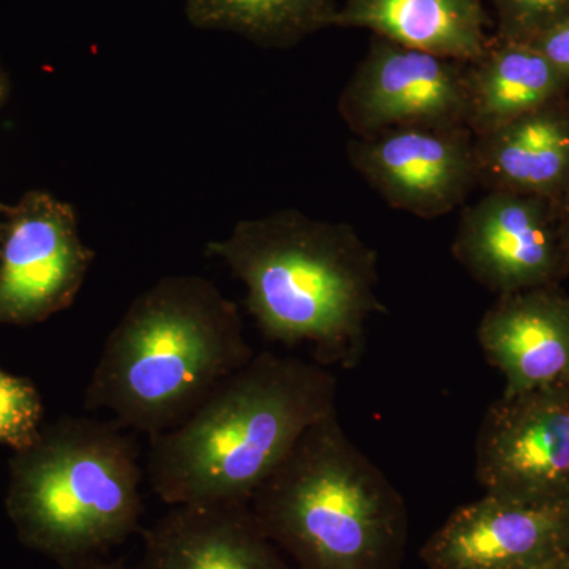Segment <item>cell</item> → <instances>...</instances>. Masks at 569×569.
<instances>
[{
  "mask_svg": "<svg viewBox=\"0 0 569 569\" xmlns=\"http://www.w3.org/2000/svg\"><path fill=\"white\" fill-rule=\"evenodd\" d=\"M253 355L238 307L211 280L163 277L107 337L86 408L152 437L192 415Z\"/></svg>",
  "mask_w": 569,
  "mask_h": 569,
  "instance_id": "obj_3",
  "label": "cell"
},
{
  "mask_svg": "<svg viewBox=\"0 0 569 569\" xmlns=\"http://www.w3.org/2000/svg\"><path fill=\"white\" fill-rule=\"evenodd\" d=\"M478 186L559 203L569 187V100L475 137Z\"/></svg>",
  "mask_w": 569,
  "mask_h": 569,
  "instance_id": "obj_14",
  "label": "cell"
},
{
  "mask_svg": "<svg viewBox=\"0 0 569 569\" xmlns=\"http://www.w3.org/2000/svg\"><path fill=\"white\" fill-rule=\"evenodd\" d=\"M452 254L497 296L559 284L569 274L557 203L530 194L486 192L463 209Z\"/></svg>",
  "mask_w": 569,
  "mask_h": 569,
  "instance_id": "obj_8",
  "label": "cell"
},
{
  "mask_svg": "<svg viewBox=\"0 0 569 569\" xmlns=\"http://www.w3.org/2000/svg\"><path fill=\"white\" fill-rule=\"evenodd\" d=\"M2 93H3V80H2V74H0V100H2Z\"/></svg>",
  "mask_w": 569,
  "mask_h": 569,
  "instance_id": "obj_24",
  "label": "cell"
},
{
  "mask_svg": "<svg viewBox=\"0 0 569 569\" xmlns=\"http://www.w3.org/2000/svg\"><path fill=\"white\" fill-rule=\"evenodd\" d=\"M475 471L489 496L567 503L569 383L501 395L479 426Z\"/></svg>",
  "mask_w": 569,
  "mask_h": 569,
  "instance_id": "obj_6",
  "label": "cell"
},
{
  "mask_svg": "<svg viewBox=\"0 0 569 569\" xmlns=\"http://www.w3.org/2000/svg\"><path fill=\"white\" fill-rule=\"evenodd\" d=\"M523 569H569V550H567V552L559 553V556L550 557L548 560L539 561V563L531 565V567Z\"/></svg>",
  "mask_w": 569,
  "mask_h": 569,
  "instance_id": "obj_23",
  "label": "cell"
},
{
  "mask_svg": "<svg viewBox=\"0 0 569 569\" xmlns=\"http://www.w3.org/2000/svg\"><path fill=\"white\" fill-rule=\"evenodd\" d=\"M497 14L498 40L526 41L568 20L569 0H488Z\"/></svg>",
  "mask_w": 569,
  "mask_h": 569,
  "instance_id": "obj_19",
  "label": "cell"
},
{
  "mask_svg": "<svg viewBox=\"0 0 569 569\" xmlns=\"http://www.w3.org/2000/svg\"><path fill=\"white\" fill-rule=\"evenodd\" d=\"M140 449L116 421L70 418L18 451L10 518L62 565L102 556L140 529Z\"/></svg>",
  "mask_w": 569,
  "mask_h": 569,
  "instance_id": "obj_5",
  "label": "cell"
},
{
  "mask_svg": "<svg viewBox=\"0 0 569 569\" xmlns=\"http://www.w3.org/2000/svg\"><path fill=\"white\" fill-rule=\"evenodd\" d=\"M529 43L569 81V18L539 33Z\"/></svg>",
  "mask_w": 569,
  "mask_h": 569,
  "instance_id": "obj_20",
  "label": "cell"
},
{
  "mask_svg": "<svg viewBox=\"0 0 569 569\" xmlns=\"http://www.w3.org/2000/svg\"><path fill=\"white\" fill-rule=\"evenodd\" d=\"M568 100H569V96H568Z\"/></svg>",
  "mask_w": 569,
  "mask_h": 569,
  "instance_id": "obj_25",
  "label": "cell"
},
{
  "mask_svg": "<svg viewBox=\"0 0 569 569\" xmlns=\"http://www.w3.org/2000/svg\"><path fill=\"white\" fill-rule=\"evenodd\" d=\"M569 96V81L526 41L498 40L467 70V126L481 137Z\"/></svg>",
  "mask_w": 569,
  "mask_h": 569,
  "instance_id": "obj_16",
  "label": "cell"
},
{
  "mask_svg": "<svg viewBox=\"0 0 569 569\" xmlns=\"http://www.w3.org/2000/svg\"><path fill=\"white\" fill-rule=\"evenodd\" d=\"M478 342L505 378L503 396L569 383V296L559 284L497 296Z\"/></svg>",
  "mask_w": 569,
  "mask_h": 569,
  "instance_id": "obj_13",
  "label": "cell"
},
{
  "mask_svg": "<svg viewBox=\"0 0 569 569\" xmlns=\"http://www.w3.org/2000/svg\"><path fill=\"white\" fill-rule=\"evenodd\" d=\"M92 260L73 209L29 194L11 213L0 250V323H31L69 307Z\"/></svg>",
  "mask_w": 569,
  "mask_h": 569,
  "instance_id": "obj_9",
  "label": "cell"
},
{
  "mask_svg": "<svg viewBox=\"0 0 569 569\" xmlns=\"http://www.w3.org/2000/svg\"><path fill=\"white\" fill-rule=\"evenodd\" d=\"M468 62L372 36L340 93V118L355 137L411 127L467 126Z\"/></svg>",
  "mask_w": 569,
  "mask_h": 569,
  "instance_id": "obj_7",
  "label": "cell"
},
{
  "mask_svg": "<svg viewBox=\"0 0 569 569\" xmlns=\"http://www.w3.org/2000/svg\"><path fill=\"white\" fill-rule=\"evenodd\" d=\"M348 159L391 208L437 219L478 187L468 127H411L348 142Z\"/></svg>",
  "mask_w": 569,
  "mask_h": 569,
  "instance_id": "obj_10",
  "label": "cell"
},
{
  "mask_svg": "<svg viewBox=\"0 0 569 569\" xmlns=\"http://www.w3.org/2000/svg\"><path fill=\"white\" fill-rule=\"evenodd\" d=\"M43 406L39 391L26 378L0 370V443L21 451L40 436Z\"/></svg>",
  "mask_w": 569,
  "mask_h": 569,
  "instance_id": "obj_18",
  "label": "cell"
},
{
  "mask_svg": "<svg viewBox=\"0 0 569 569\" xmlns=\"http://www.w3.org/2000/svg\"><path fill=\"white\" fill-rule=\"evenodd\" d=\"M206 253L246 284V305L264 337L312 347L318 365L353 369L378 298V254L355 227L283 209L242 220Z\"/></svg>",
  "mask_w": 569,
  "mask_h": 569,
  "instance_id": "obj_1",
  "label": "cell"
},
{
  "mask_svg": "<svg viewBox=\"0 0 569 569\" xmlns=\"http://www.w3.org/2000/svg\"><path fill=\"white\" fill-rule=\"evenodd\" d=\"M569 550V501L522 503L485 493L422 546L429 569H523Z\"/></svg>",
  "mask_w": 569,
  "mask_h": 569,
  "instance_id": "obj_11",
  "label": "cell"
},
{
  "mask_svg": "<svg viewBox=\"0 0 569 569\" xmlns=\"http://www.w3.org/2000/svg\"><path fill=\"white\" fill-rule=\"evenodd\" d=\"M138 569H296L268 538L249 501L170 507L142 531Z\"/></svg>",
  "mask_w": 569,
  "mask_h": 569,
  "instance_id": "obj_12",
  "label": "cell"
},
{
  "mask_svg": "<svg viewBox=\"0 0 569 569\" xmlns=\"http://www.w3.org/2000/svg\"><path fill=\"white\" fill-rule=\"evenodd\" d=\"M296 569H400L408 509L337 413L309 427L249 500Z\"/></svg>",
  "mask_w": 569,
  "mask_h": 569,
  "instance_id": "obj_4",
  "label": "cell"
},
{
  "mask_svg": "<svg viewBox=\"0 0 569 569\" xmlns=\"http://www.w3.org/2000/svg\"><path fill=\"white\" fill-rule=\"evenodd\" d=\"M329 367L253 355L173 429L149 437L146 475L168 507L249 501L306 430L337 413Z\"/></svg>",
  "mask_w": 569,
  "mask_h": 569,
  "instance_id": "obj_2",
  "label": "cell"
},
{
  "mask_svg": "<svg viewBox=\"0 0 569 569\" xmlns=\"http://www.w3.org/2000/svg\"><path fill=\"white\" fill-rule=\"evenodd\" d=\"M482 0H347L335 28L366 29L413 50L475 62L492 33Z\"/></svg>",
  "mask_w": 569,
  "mask_h": 569,
  "instance_id": "obj_15",
  "label": "cell"
},
{
  "mask_svg": "<svg viewBox=\"0 0 569 569\" xmlns=\"http://www.w3.org/2000/svg\"><path fill=\"white\" fill-rule=\"evenodd\" d=\"M336 0H187V18L200 29L246 37L263 48H291L335 28Z\"/></svg>",
  "mask_w": 569,
  "mask_h": 569,
  "instance_id": "obj_17",
  "label": "cell"
},
{
  "mask_svg": "<svg viewBox=\"0 0 569 569\" xmlns=\"http://www.w3.org/2000/svg\"><path fill=\"white\" fill-rule=\"evenodd\" d=\"M63 569H127L119 561L103 560L102 557H89V559H82L78 561H71V563L63 565Z\"/></svg>",
  "mask_w": 569,
  "mask_h": 569,
  "instance_id": "obj_22",
  "label": "cell"
},
{
  "mask_svg": "<svg viewBox=\"0 0 569 569\" xmlns=\"http://www.w3.org/2000/svg\"><path fill=\"white\" fill-rule=\"evenodd\" d=\"M557 220H559L561 247H563L565 260H567L569 271V187L557 203Z\"/></svg>",
  "mask_w": 569,
  "mask_h": 569,
  "instance_id": "obj_21",
  "label": "cell"
}]
</instances>
